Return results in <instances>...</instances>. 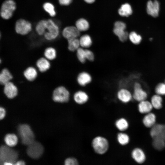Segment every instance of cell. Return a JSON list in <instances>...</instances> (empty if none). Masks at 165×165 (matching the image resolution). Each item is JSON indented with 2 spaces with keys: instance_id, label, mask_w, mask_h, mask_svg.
<instances>
[{
  "instance_id": "6da1fadb",
  "label": "cell",
  "mask_w": 165,
  "mask_h": 165,
  "mask_svg": "<svg viewBox=\"0 0 165 165\" xmlns=\"http://www.w3.org/2000/svg\"><path fill=\"white\" fill-rule=\"evenodd\" d=\"M18 157L17 152L7 145H2L0 148V164L6 162L15 164Z\"/></svg>"
},
{
  "instance_id": "7a4b0ae2",
  "label": "cell",
  "mask_w": 165,
  "mask_h": 165,
  "mask_svg": "<svg viewBox=\"0 0 165 165\" xmlns=\"http://www.w3.org/2000/svg\"><path fill=\"white\" fill-rule=\"evenodd\" d=\"M91 146L96 153L99 155H103L108 150L109 144L106 138L99 135L93 138L91 142Z\"/></svg>"
},
{
  "instance_id": "3957f363",
  "label": "cell",
  "mask_w": 165,
  "mask_h": 165,
  "mask_svg": "<svg viewBox=\"0 0 165 165\" xmlns=\"http://www.w3.org/2000/svg\"><path fill=\"white\" fill-rule=\"evenodd\" d=\"M70 93L69 90L63 86H59L53 90L52 95V100L59 103H66L70 99Z\"/></svg>"
},
{
  "instance_id": "277c9868",
  "label": "cell",
  "mask_w": 165,
  "mask_h": 165,
  "mask_svg": "<svg viewBox=\"0 0 165 165\" xmlns=\"http://www.w3.org/2000/svg\"><path fill=\"white\" fill-rule=\"evenodd\" d=\"M18 132L23 144L28 145L34 141V133L28 125H20L18 128Z\"/></svg>"
},
{
  "instance_id": "5b68a950",
  "label": "cell",
  "mask_w": 165,
  "mask_h": 165,
  "mask_svg": "<svg viewBox=\"0 0 165 165\" xmlns=\"http://www.w3.org/2000/svg\"><path fill=\"white\" fill-rule=\"evenodd\" d=\"M59 35L57 25L52 20H47L46 31L43 35L44 38L48 41H52L56 39Z\"/></svg>"
},
{
  "instance_id": "8992f818",
  "label": "cell",
  "mask_w": 165,
  "mask_h": 165,
  "mask_svg": "<svg viewBox=\"0 0 165 165\" xmlns=\"http://www.w3.org/2000/svg\"><path fill=\"white\" fill-rule=\"evenodd\" d=\"M16 8V5L13 0H6L2 3L0 15L3 19L8 20L12 17Z\"/></svg>"
},
{
  "instance_id": "52a82bcc",
  "label": "cell",
  "mask_w": 165,
  "mask_h": 165,
  "mask_svg": "<svg viewBox=\"0 0 165 165\" xmlns=\"http://www.w3.org/2000/svg\"><path fill=\"white\" fill-rule=\"evenodd\" d=\"M126 27V24L122 21H116L114 24L113 33L122 42L126 41L129 37V34L125 31Z\"/></svg>"
},
{
  "instance_id": "ba28073f",
  "label": "cell",
  "mask_w": 165,
  "mask_h": 165,
  "mask_svg": "<svg viewBox=\"0 0 165 165\" xmlns=\"http://www.w3.org/2000/svg\"><path fill=\"white\" fill-rule=\"evenodd\" d=\"M27 153L30 157L35 159L39 158L43 152V148L39 143L33 141L28 145Z\"/></svg>"
},
{
  "instance_id": "9c48e42d",
  "label": "cell",
  "mask_w": 165,
  "mask_h": 165,
  "mask_svg": "<svg viewBox=\"0 0 165 165\" xmlns=\"http://www.w3.org/2000/svg\"><path fill=\"white\" fill-rule=\"evenodd\" d=\"M32 25L31 23L24 19H20L16 22L15 30L16 32L21 35L28 34L31 31Z\"/></svg>"
},
{
  "instance_id": "30bf717a",
  "label": "cell",
  "mask_w": 165,
  "mask_h": 165,
  "mask_svg": "<svg viewBox=\"0 0 165 165\" xmlns=\"http://www.w3.org/2000/svg\"><path fill=\"white\" fill-rule=\"evenodd\" d=\"M5 96L9 99L16 97L18 94V90L16 86L12 81L9 82L3 86L0 85Z\"/></svg>"
},
{
  "instance_id": "8fae6325",
  "label": "cell",
  "mask_w": 165,
  "mask_h": 165,
  "mask_svg": "<svg viewBox=\"0 0 165 165\" xmlns=\"http://www.w3.org/2000/svg\"><path fill=\"white\" fill-rule=\"evenodd\" d=\"M133 98L136 101L140 102L145 100L147 97V94L142 88L138 82H134L133 86Z\"/></svg>"
},
{
  "instance_id": "7c38bea8",
  "label": "cell",
  "mask_w": 165,
  "mask_h": 165,
  "mask_svg": "<svg viewBox=\"0 0 165 165\" xmlns=\"http://www.w3.org/2000/svg\"><path fill=\"white\" fill-rule=\"evenodd\" d=\"M80 31L75 26H69L65 28L62 31L63 37L67 40L78 38L80 36Z\"/></svg>"
},
{
  "instance_id": "4fadbf2b",
  "label": "cell",
  "mask_w": 165,
  "mask_h": 165,
  "mask_svg": "<svg viewBox=\"0 0 165 165\" xmlns=\"http://www.w3.org/2000/svg\"><path fill=\"white\" fill-rule=\"evenodd\" d=\"M118 100L123 103H127L132 99L133 96L130 91L126 88L120 87L116 93Z\"/></svg>"
},
{
  "instance_id": "5bb4252c",
  "label": "cell",
  "mask_w": 165,
  "mask_h": 165,
  "mask_svg": "<svg viewBox=\"0 0 165 165\" xmlns=\"http://www.w3.org/2000/svg\"><path fill=\"white\" fill-rule=\"evenodd\" d=\"M73 98L76 104L81 105L85 104L88 101L89 97L86 91L79 90L74 93Z\"/></svg>"
},
{
  "instance_id": "9a60e30c",
  "label": "cell",
  "mask_w": 165,
  "mask_h": 165,
  "mask_svg": "<svg viewBox=\"0 0 165 165\" xmlns=\"http://www.w3.org/2000/svg\"><path fill=\"white\" fill-rule=\"evenodd\" d=\"M92 78L90 73L86 71H82L79 73L76 78V81L79 85L84 87L90 84L92 82Z\"/></svg>"
},
{
  "instance_id": "2e32d148",
  "label": "cell",
  "mask_w": 165,
  "mask_h": 165,
  "mask_svg": "<svg viewBox=\"0 0 165 165\" xmlns=\"http://www.w3.org/2000/svg\"><path fill=\"white\" fill-rule=\"evenodd\" d=\"M160 9L159 2L157 0L149 1L147 5V12L148 14L153 17L158 16Z\"/></svg>"
},
{
  "instance_id": "e0dca14e",
  "label": "cell",
  "mask_w": 165,
  "mask_h": 165,
  "mask_svg": "<svg viewBox=\"0 0 165 165\" xmlns=\"http://www.w3.org/2000/svg\"><path fill=\"white\" fill-rule=\"evenodd\" d=\"M35 65L38 72H44L50 68L51 66L50 61L45 57H42L37 60Z\"/></svg>"
},
{
  "instance_id": "ac0fdd59",
  "label": "cell",
  "mask_w": 165,
  "mask_h": 165,
  "mask_svg": "<svg viewBox=\"0 0 165 165\" xmlns=\"http://www.w3.org/2000/svg\"><path fill=\"white\" fill-rule=\"evenodd\" d=\"M132 158L137 163L139 164L144 162L146 160V156L144 152L139 148H134L132 151Z\"/></svg>"
},
{
  "instance_id": "d6986e66",
  "label": "cell",
  "mask_w": 165,
  "mask_h": 165,
  "mask_svg": "<svg viewBox=\"0 0 165 165\" xmlns=\"http://www.w3.org/2000/svg\"><path fill=\"white\" fill-rule=\"evenodd\" d=\"M38 74V71L37 68L32 66L27 67L23 72L24 77L29 81L34 80L37 77Z\"/></svg>"
},
{
  "instance_id": "ffe728a7",
  "label": "cell",
  "mask_w": 165,
  "mask_h": 165,
  "mask_svg": "<svg viewBox=\"0 0 165 165\" xmlns=\"http://www.w3.org/2000/svg\"><path fill=\"white\" fill-rule=\"evenodd\" d=\"M13 76L7 68H3L0 70V85L3 86L11 81Z\"/></svg>"
},
{
  "instance_id": "44dd1931",
  "label": "cell",
  "mask_w": 165,
  "mask_h": 165,
  "mask_svg": "<svg viewBox=\"0 0 165 165\" xmlns=\"http://www.w3.org/2000/svg\"><path fill=\"white\" fill-rule=\"evenodd\" d=\"M156 120L155 114L150 112L146 114L142 119V122L144 125L148 128H151L156 123Z\"/></svg>"
},
{
  "instance_id": "7402d4cb",
  "label": "cell",
  "mask_w": 165,
  "mask_h": 165,
  "mask_svg": "<svg viewBox=\"0 0 165 165\" xmlns=\"http://www.w3.org/2000/svg\"><path fill=\"white\" fill-rule=\"evenodd\" d=\"M153 108L151 102L145 100L139 102L138 105L139 112L142 114H147L150 112Z\"/></svg>"
},
{
  "instance_id": "603a6c76",
  "label": "cell",
  "mask_w": 165,
  "mask_h": 165,
  "mask_svg": "<svg viewBox=\"0 0 165 165\" xmlns=\"http://www.w3.org/2000/svg\"><path fill=\"white\" fill-rule=\"evenodd\" d=\"M80 47L85 49H89L93 43L92 39L88 34L81 36L79 39Z\"/></svg>"
},
{
  "instance_id": "cb8c5ba5",
  "label": "cell",
  "mask_w": 165,
  "mask_h": 165,
  "mask_svg": "<svg viewBox=\"0 0 165 165\" xmlns=\"http://www.w3.org/2000/svg\"><path fill=\"white\" fill-rule=\"evenodd\" d=\"M115 125L116 128L120 132L126 130L129 126L128 121L125 118L122 117L117 119L115 122Z\"/></svg>"
},
{
  "instance_id": "d4e9b609",
  "label": "cell",
  "mask_w": 165,
  "mask_h": 165,
  "mask_svg": "<svg viewBox=\"0 0 165 165\" xmlns=\"http://www.w3.org/2000/svg\"><path fill=\"white\" fill-rule=\"evenodd\" d=\"M67 40L68 50L72 52H75L80 47L79 39L75 38Z\"/></svg>"
},
{
  "instance_id": "484cf974",
  "label": "cell",
  "mask_w": 165,
  "mask_h": 165,
  "mask_svg": "<svg viewBox=\"0 0 165 165\" xmlns=\"http://www.w3.org/2000/svg\"><path fill=\"white\" fill-rule=\"evenodd\" d=\"M75 26L80 32L84 31L89 29L90 24L84 18H80L76 21Z\"/></svg>"
},
{
  "instance_id": "4316f807",
  "label": "cell",
  "mask_w": 165,
  "mask_h": 165,
  "mask_svg": "<svg viewBox=\"0 0 165 165\" xmlns=\"http://www.w3.org/2000/svg\"><path fill=\"white\" fill-rule=\"evenodd\" d=\"M57 54L55 48L51 46L46 48L44 52V57L50 61L54 60L57 57Z\"/></svg>"
},
{
  "instance_id": "83f0119b",
  "label": "cell",
  "mask_w": 165,
  "mask_h": 165,
  "mask_svg": "<svg viewBox=\"0 0 165 165\" xmlns=\"http://www.w3.org/2000/svg\"><path fill=\"white\" fill-rule=\"evenodd\" d=\"M119 14L122 16L127 17L132 13V10L130 5L128 3L122 5L118 10Z\"/></svg>"
},
{
  "instance_id": "f1b7e54d",
  "label": "cell",
  "mask_w": 165,
  "mask_h": 165,
  "mask_svg": "<svg viewBox=\"0 0 165 165\" xmlns=\"http://www.w3.org/2000/svg\"><path fill=\"white\" fill-rule=\"evenodd\" d=\"M4 141L7 145L10 147H12L17 144L18 138L15 134H6L5 136Z\"/></svg>"
},
{
  "instance_id": "f546056e",
  "label": "cell",
  "mask_w": 165,
  "mask_h": 165,
  "mask_svg": "<svg viewBox=\"0 0 165 165\" xmlns=\"http://www.w3.org/2000/svg\"><path fill=\"white\" fill-rule=\"evenodd\" d=\"M116 139L118 143L122 146L127 145L130 140L129 135L123 132H119L117 134Z\"/></svg>"
},
{
  "instance_id": "4dcf8cb0",
  "label": "cell",
  "mask_w": 165,
  "mask_h": 165,
  "mask_svg": "<svg viewBox=\"0 0 165 165\" xmlns=\"http://www.w3.org/2000/svg\"><path fill=\"white\" fill-rule=\"evenodd\" d=\"M162 102L163 100L161 96L157 94L153 96L151 99V102L153 107L156 109L162 108Z\"/></svg>"
},
{
  "instance_id": "1f68e13d",
  "label": "cell",
  "mask_w": 165,
  "mask_h": 165,
  "mask_svg": "<svg viewBox=\"0 0 165 165\" xmlns=\"http://www.w3.org/2000/svg\"><path fill=\"white\" fill-rule=\"evenodd\" d=\"M152 145L158 150H161L165 147V140L160 137L153 138Z\"/></svg>"
},
{
  "instance_id": "d6a6232c",
  "label": "cell",
  "mask_w": 165,
  "mask_h": 165,
  "mask_svg": "<svg viewBox=\"0 0 165 165\" xmlns=\"http://www.w3.org/2000/svg\"><path fill=\"white\" fill-rule=\"evenodd\" d=\"M47 24V20H42L38 23L35 29L37 33L39 35H44L46 31Z\"/></svg>"
},
{
  "instance_id": "836d02e7",
  "label": "cell",
  "mask_w": 165,
  "mask_h": 165,
  "mask_svg": "<svg viewBox=\"0 0 165 165\" xmlns=\"http://www.w3.org/2000/svg\"><path fill=\"white\" fill-rule=\"evenodd\" d=\"M78 60L82 64L84 63L86 61L85 49L80 47L75 51Z\"/></svg>"
},
{
  "instance_id": "e575fe53",
  "label": "cell",
  "mask_w": 165,
  "mask_h": 165,
  "mask_svg": "<svg viewBox=\"0 0 165 165\" xmlns=\"http://www.w3.org/2000/svg\"><path fill=\"white\" fill-rule=\"evenodd\" d=\"M43 7L45 11L50 16L53 17L56 15V12L54 6L52 3L49 2H46L43 4Z\"/></svg>"
},
{
  "instance_id": "d590c367",
  "label": "cell",
  "mask_w": 165,
  "mask_h": 165,
  "mask_svg": "<svg viewBox=\"0 0 165 165\" xmlns=\"http://www.w3.org/2000/svg\"><path fill=\"white\" fill-rule=\"evenodd\" d=\"M128 38L133 43L136 45L139 44L142 39L141 36L134 31L130 33Z\"/></svg>"
},
{
  "instance_id": "8d00e7d4",
  "label": "cell",
  "mask_w": 165,
  "mask_h": 165,
  "mask_svg": "<svg viewBox=\"0 0 165 165\" xmlns=\"http://www.w3.org/2000/svg\"><path fill=\"white\" fill-rule=\"evenodd\" d=\"M156 94L160 95H165V83H161L157 85L155 89Z\"/></svg>"
},
{
  "instance_id": "74e56055",
  "label": "cell",
  "mask_w": 165,
  "mask_h": 165,
  "mask_svg": "<svg viewBox=\"0 0 165 165\" xmlns=\"http://www.w3.org/2000/svg\"><path fill=\"white\" fill-rule=\"evenodd\" d=\"M65 165H78L79 162L77 159L74 157H70L67 158L64 162Z\"/></svg>"
},
{
  "instance_id": "f35d334b",
  "label": "cell",
  "mask_w": 165,
  "mask_h": 165,
  "mask_svg": "<svg viewBox=\"0 0 165 165\" xmlns=\"http://www.w3.org/2000/svg\"><path fill=\"white\" fill-rule=\"evenodd\" d=\"M86 59L90 61H93L95 59L94 52L89 49H85Z\"/></svg>"
},
{
  "instance_id": "ab89813d",
  "label": "cell",
  "mask_w": 165,
  "mask_h": 165,
  "mask_svg": "<svg viewBox=\"0 0 165 165\" xmlns=\"http://www.w3.org/2000/svg\"><path fill=\"white\" fill-rule=\"evenodd\" d=\"M159 137L165 140V124H162Z\"/></svg>"
},
{
  "instance_id": "60d3db41",
  "label": "cell",
  "mask_w": 165,
  "mask_h": 165,
  "mask_svg": "<svg viewBox=\"0 0 165 165\" xmlns=\"http://www.w3.org/2000/svg\"><path fill=\"white\" fill-rule=\"evenodd\" d=\"M72 0H58L59 4L62 6H68L70 5Z\"/></svg>"
},
{
  "instance_id": "b9f144b4",
  "label": "cell",
  "mask_w": 165,
  "mask_h": 165,
  "mask_svg": "<svg viewBox=\"0 0 165 165\" xmlns=\"http://www.w3.org/2000/svg\"><path fill=\"white\" fill-rule=\"evenodd\" d=\"M6 115V111L5 109L2 107L0 108V119H3L5 117Z\"/></svg>"
},
{
  "instance_id": "7bdbcfd3",
  "label": "cell",
  "mask_w": 165,
  "mask_h": 165,
  "mask_svg": "<svg viewBox=\"0 0 165 165\" xmlns=\"http://www.w3.org/2000/svg\"><path fill=\"white\" fill-rule=\"evenodd\" d=\"M16 165H24L25 164V162L23 160L16 161L15 163Z\"/></svg>"
},
{
  "instance_id": "ee69618b",
  "label": "cell",
  "mask_w": 165,
  "mask_h": 165,
  "mask_svg": "<svg viewBox=\"0 0 165 165\" xmlns=\"http://www.w3.org/2000/svg\"><path fill=\"white\" fill-rule=\"evenodd\" d=\"M84 1L88 4H92L95 2V0H84Z\"/></svg>"
},
{
  "instance_id": "f6af8a7d",
  "label": "cell",
  "mask_w": 165,
  "mask_h": 165,
  "mask_svg": "<svg viewBox=\"0 0 165 165\" xmlns=\"http://www.w3.org/2000/svg\"></svg>"
}]
</instances>
